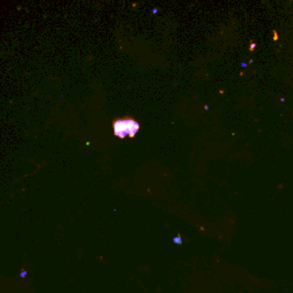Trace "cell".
<instances>
[{
	"mask_svg": "<svg viewBox=\"0 0 293 293\" xmlns=\"http://www.w3.org/2000/svg\"><path fill=\"white\" fill-rule=\"evenodd\" d=\"M140 125L132 118L125 119H117L114 123V132L116 136L124 139L126 136L133 137L139 132Z\"/></svg>",
	"mask_w": 293,
	"mask_h": 293,
	"instance_id": "cell-1",
	"label": "cell"
},
{
	"mask_svg": "<svg viewBox=\"0 0 293 293\" xmlns=\"http://www.w3.org/2000/svg\"><path fill=\"white\" fill-rule=\"evenodd\" d=\"M175 242H176V243H180V242H181V239H180V237H176V238H175Z\"/></svg>",
	"mask_w": 293,
	"mask_h": 293,
	"instance_id": "cell-2",
	"label": "cell"
}]
</instances>
